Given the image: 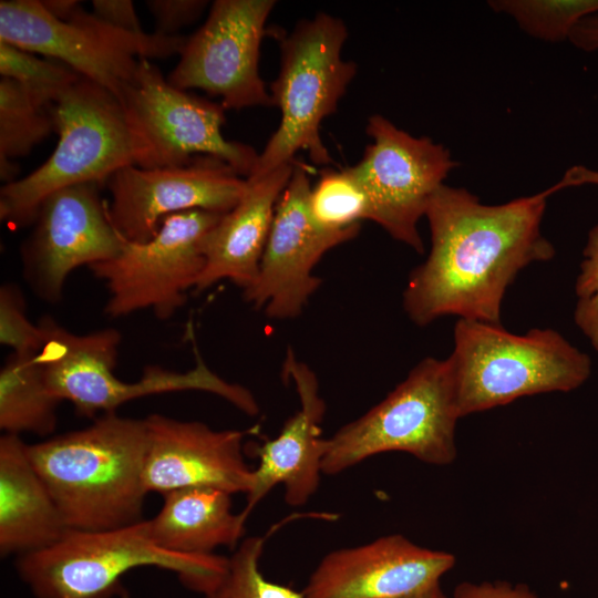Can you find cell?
I'll use <instances>...</instances> for the list:
<instances>
[{"mask_svg": "<svg viewBox=\"0 0 598 598\" xmlns=\"http://www.w3.org/2000/svg\"><path fill=\"white\" fill-rule=\"evenodd\" d=\"M0 342L20 355H35L44 343L41 326L28 319L22 292L12 283L0 288Z\"/></svg>", "mask_w": 598, "mask_h": 598, "instance_id": "f1b7e54d", "label": "cell"}, {"mask_svg": "<svg viewBox=\"0 0 598 598\" xmlns=\"http://www.w3.org/2000/svg\"><path fill=\"white\" fill-rule=\"evenodd\" d=\"M68 530L20 436L0 439V554L25 555L56 543Z\"/></svg>", "mask_w": 598, "mask_h": 598, "instance_id": "44dd1931", "label": "cell"}, {"mask_svg": "<svg viewBox=\"0 0 598 598\" xmlns=\"http://www.w3.org/2000/svg\"><path fill=\"white\" fill-rule=\"evenodd\" d=\"M454 598H539L525 584L507 581L462 582L454 590Z\"/></svg>", "mask_w": 598, "mask_h": 598, "instance_id": "d6a6232c", "label": "cell"}, {"mask_svg": "<svg viewBox=\"0 0 598 598\" xmlns=\"http://www.w3.org/2000/svg\"><path fill=\"white\" fill-rule=\"evenodd\" d=\"M58 144L50 157L0 192V218L13 226L34 221L42 202L73 185L106 182L118 169L154 168V153L112 92L80 76L50 106Z\"/></svg>", "mask_w": 598, "mask_h": 598, "instance_id": "3957f363", "label": "cell"}, {"mask_svg": "<svg viewBox=\"0 0 598 598\" xmlns=\"http://www.w3.org/2000/svg\"><path fill=\"white\" fill-rule=\"evenodd\" d=\"M105 183L111 194L106 203L111 224L124 239L136 243L153 238L169 215L188 210L226 214L247 185L227 163L209 155H196L178 166H126Z\"/></svg>", "mask_w": 598, "mask_h": 598, "instance_id": "5bb4252c", "label": "cell"}, {"mask_svg": "<svg viewBox=\"0 0 598 598\" xmlns=\"http://www.w3.org/2000/svg\"><path fill=\"white\" fill-rule=\"evenodd\" d=\"M310 190L308 168L296 161L276 206L257 278L244 290V299L271 319L298 317L321 283L312 274L316 265L360 230V225L342 231L320 228L309 213Z\"/></svg>", "mask_w": 598, "mask_h": 598, "instance_id": "9a60e30c", "label": "cell"}, {"mask_svg": "<svg viewBox=\"0 0 598 598\" xmlns=\"http://www.w3.org/2000/svg\"><path fill=\"white\" fill-rule=\"evenodd\" d=\"M313 221L328 231H342L368 219V199L349 167L324 169L309 194Z\"/></svg>", "mask_w": 598, "mask_h": 598, "instance_id": "484cf974", "label": "cell"}, {"mask_svg": "<svg viewBox=\"0 0 598 598\" xmlns=\"http://www.w3.org/2000/svg\"><path fill=\"white\" fill-rule=\"evenodd\" d=\"M228 557L172 553L151 538L148 520L110 530L68 529L53 545L18 556L17 570L35 598H114L122 578L140 567L174 571L205 595L226 571Z\"/></svg>", "mask_w": 598, "mask_h": 598, "instance_id": "277c9868", "label": "cell"}, {"mask_svg": "<svg viewBox=\"0 0 598 598\" xmlns=\"http://www.w3.org/2000/svg\"><path fill=\"white\" fill-rule=\"evenodd\" d=\"M120 101L151 145L155 167L178 166L196 155H209L245 178L254 169L259 153L221 133L227 111L224 105L173 86L150 60H138Z\"/></svg>", "mask_w": 598, "mask_h": 598, "instance_id": "7c38bea8", "label": "cell"}, {"mask_svg": "<svg viewBox=\"0 0 598 598\" xmlns=\"http://www.w3.org/2000/svg\"><path fill=\"white\" fill-rule=\"evenodd\" d=\"M450 363L460 417L546 392H568L589 377V357L553 329L516 334L501 323L458 319Z\"/></svg>", "mask_w": 598, "mask_h": 598, "instance_id": "5b68a950", "label": "cell"}, {"mask_svg": "<svg viewBox=\"0 0 598 598\" xmlns=\"http://www.w3.org/2000/svg\"><path fill=\"white\" fill-rule=\"evenodd\" d=\"M265 538L243 539L228 557L225 574L204 598H305L302 591L272 582L259 568Z\"/></svg>", "mask_w": 598, "mask_h": 598, "instance_id": "83f0119b", "label": "cell"}, {"mask_svg": "<svg viewBox=\"0 0 598 598\" xmlns=\"http://www.w3.org/2000/svg\"><path fill=\"white\" fill-rule=\"evenodd\" d=\"M55 132L50 109L35 103L14 80H0V176L6 184L13 182L18 169L13 159L31 150Z\"/></svg>", "mask_w": 598, "mask_h": 598, "instance_id": "cb8c5ba5", "label": "cell"}, {"mask_svg": "<svg viewBox=\"0 0 598 598\" xmlns=\"http://www.w3.org/2000/svg\"><path fill=\"white\" fill-rule=\"evenodd\" d=\"M282 379L295 385L300 408L285 422L277 437L256 450L259 463L246 494V507L240 512L246 518L278 484L283 485L285 501L292 507L307 504L320 484L326 440L321 437L320 424L326 403L320 395L318 378L289 348L282 364Z\"/></svg>", "mask_w": 598, "mask_h": 598, "instance_id": "d6986e66", "label": "cell"}, {"mask_svg": "<svg viewBox=\"0 0 598 598\" xmlns=\"http://www.w3.org/2000/svg\"><path fill=\"white\" fill-rule=\"evenodd\" d=\"M0 41L60 61L120 100L140 59L179 54L186 38L134 35L83 9L76 0H1Z\"/></svg>", "mask_w": 598, "mask_h": 598, "instance_id": "9c48e42d", "label": "cell"}, {"mask_svg": "<svg viewBox=\"0 0 598 598\" xmlns=\"http://www.w3.org/2000/svg\"><path fill=\"white\" fill-rule=\"evenodd\" d=\"M93 13L107 24L134 35H144L131 0H93Z\"/></svg>", "mask_w": 598, "mask_h": 598, "instance_id": "1f68e13d", "label": "cell"}, {"mask_svg": "<svg viewBox=\"0 0 598 598\" xmlns=\"http://www.w3.org/2000/svg\"><path fill=\"white\" fill-rule=\"evenodd\" d=\"M224 214L188 210L169 215L157 234L136 243L121 235V249L90 270L109 292L104 312L120 318L151 310L166 320L182 308L205 267L207 236Z\"/></svg>", "mask_w": 598, "mask_h": 598, "instance_id": "30bf717a", "label": "cell"}, {"mask_svg": "<svg viewBox=\"0 0 598 598\" xmlns=\"http://www.w3.org/2000/svg\"><path fill=\"white\" fill-rule=\"evenodd\" d=\"M576 281L575 321L598 351V223L590 229Z\"/></svg>", "mask_w": 598, "mask_h": 598, "instance_id": "f546056e", "label": "cell"}, {"mask_svg": "<svg viewBox=\"0 0 598 598\" xmlns=\"http://www.w3.org/2000/svg\"><path fill=\"white\" fill-rule=\"evenodd\" d=\"M550 188L485 205L462 187L442 185L425 217L431 248L403 292L409 318L424 327L445 316L501 323L507 288L520 270L555 256L542 233Z\"/></svg>", "mask_w": 598, "mask_h": 598, "instance_id": "6da1fadb", "label": "cell"}, {"mask_svg": "<svg viewBox=\"0 0 598 598\" xmlns=\"http://www.w3.org/2000/svg\"><path fill=\"white\" fill-rule=\"evenodd\" d=\"M274 0H216L179 52L167 81L220 97L226 110L271 106L259 74V53Z\"/></svg>", "mask_w": 598, "mask_h": 598, "instance_id": "4fadbf2b", "label": "cell"}, {"mask_svg": "<svg viewBox=\"0 0 598 598\" xmlns=\"http://www.w3.org/2000/svg\"><path fill=\"white\" fill-rule=\"evenodd\" d=\"M144 420L147 446L143 481L147 493L214 487L233 495L251 488L254 468L243 454L246 432L218 431L203 422L158 413Z\"/></svg>", "mask_w": 598, "mask_h": 598, "instance_id": "e0dca14e", "label": "cell"}, {"mask_svg": "<svg viewBox=\"0 0 598 598\" xmlns=\"http://www.w3.org/2000/svg\"><path fill=\"white\" fill-rule=\"evenodd\" d=\"M145 420L102 414L82 430L28 444L32 465L68 529L100 532L143 520Z\"/></svg>", "mask_w": 598, "mask_h": 598, "instance_id": "7a4b0ae2", "label": "cell"}, {"mask_svg": "<svg viewBox=\"0 0 598 598\" xmlns=\"http://www.w3.org/2000/svg\"><path fill=\"white\" fill-rule=\"evenodd\" d=\"M247 518L231 512V494L214 487H188L163 495L157 515L148 519L152 540L184 555L208 556L220 546L237 547Z\"/></svg>", "mask_w": 598, "mask_h": 598, "instance_id": "7402d4cb", "label": "cell"}, {"mask_svg": "<svg viewBox=\"0 0 598 598\" xmlns=\"http://www.w3.org/2000/svg\"><path fill=\"white\" fill-rule=\"evenodd\" d=\"M100 185L64 187L42 202L21 248L25 278L41 299L60 300L74 269L118 254L122 239L107 216L106 202L100 198Z\"/></svg>", "mask_w": 598, "mask_h": 598, "instance_id": "2e32d148", "label": "cell"}, {"mask_svg": "<svg viewBox=\"0 0 598 598\" xmlns=\"http://www.w3.org/2000/svg\"><path fill=\"white\" fill-rule=\"evenodd\" d=\"M347 38L344 22L324 12L299 21L279 38L280 66L270 96L281 118L248 177L293 163L299 151L307 152L315 164L332 163L320 124L336 112L357 73V64L342 58Z\"/></svg>", "mask_w": 598, "mask_h": 598, "instance_id": "52a82bcc", "label": "cell"}, {"mask_svg": "<svg viewBox=\"0 0 598 598\" xmlns=\"http://www.w3.org/2000/svg\"><path fill=\"white\" fill-rule=\"evenodd\" d=\"M455 557L393 534L327 554L310 575L305 598H402L440 582Z\"/></svg>", "mask_w": 598, "mask_h": 598, "instance_id": "ac0fdd59", "label": "cell"}, {"mask_svg": "<svg viewBox=\"0 0 598 598\" xmlns=\"http://www.w3.org/2000/svg\"><path fill=\"white\" fill-rule=\"evenodd\" d=\"M145 4L155 19V32L176 37L179 30L198 19L208 6L206 0H147Z\"/></svg>", "mask_w": 598, "mask_h": 598, "instance_id": "4dcf8cb0", "label": "cell"}, {"mask_svg": "<svg viewBox=\"0 0 598 598\" xmlns=\"http://www.w3.org/2000/svg\"><path fill=\"white\" fill-rule=\"evenodd\" d=\"M0 74L18 82L39 105L50 109L81 75L64 63L0 41Z\"/></svg>", "mask_w": 598, "mask_h": 598, "instance_id": "4316f807", "label": "cell"}, {"mask_svg": "<svg viewBox=\"0 0 598 598\" xmlns=\"http://www.w3.org/2000/svg\"><path fill=\"white\" fill-rule=\"evenodd\" d=\"M365 132L372 143L349 169L365 193L368 219L423 254L419 220L458 163L444 145L413 136L381 114L368 118Z\"/></svg>", "mask_w": 598, "mask_h": 598, "instance_id": "8fae6325", "label": "cell"}, {"mask_svg": "<svg viewBox=\"0 0 598 598\" xmlns=\"http://www.w3.org/2000/svg\"><path fill=\"white\" fill-rule=\"evenodd\" d=\"M61 402L50 390L35 355L8 357L0 371V429L4 434L53 433Z\"/></svg>", "mask_w": 598, "mask_h": 598, "instance_id": "603a6c76", "label": "cell"}, {"mask_svg": "<svg viewBox=\"0 0 598 598\" xmlns=\"http://www.w3.org/2000/svg\"><path fill=\"white\" fill-rule=\"evenodd\" d=\"M568 41L578 50L598 51V14L581 20L570 33Z\"/></svg>", "mask_w": 598, "mask_h": 598, "instance_id": "836d02e7", "label": "cell"}, {"mask_svg": "<svg viewBox=\"0 0 598 598\" xmlns=\"http://www.w3.org/2000/svg\"><path fill=\"white\" fill-rule=\"evenodd\" d=\"M295 162L262 176L246 178V189L239 202L221 216L207 236L205 267L195 292L224 279L243 290L255 282L276 206L291 177Z\"/></svg>", "mask_w": 598, "mask_h": 598, "instance_id": "ffe728a7", "label": "cell"}, {"mask_svg": "<svg viewBox=\"0 0 598 598\" xmlns=\"http://www.w3.org/2000/svg\"><path fill=\"white\" fill-rule=\"evenodd\" d=\"M402 598H448L441 588L440 582L429 588L414 592Z\"/></svg>", "mask_w": 598, "mask_h": 598, "instance_id": "d590c367", "label": "cell"}, {"mask_svg": "<svg viewBox=\"0 0 598 598\" xmlns=\"http://www.w3.org/2000/svg\"><path fill=\"white\" fill-rule=\"evenodd\" d=\"M39 324L44 343L35 354L50 390L61 401H69L76 414L94 417L116 412L123 404L153 394L203 391L218 395L249 416L259 413L254 394L212 371L192 340L196 364L186 372L148 365L136 382H124L114 374L121 333L112 328L79 334L50 317Z\"/></svg>", "mask_w": 598, "mask_h": 598, "instance_id": "8992f818", "label": "cell"}, {"mask_svg": "<svg viewBox=\"0 0 598 598\" xmlns=\"http://www.w3.org/2000/svg\"><path fill=\"white\" fill-rule=\"evenodd\" d=\"M487 4L529 37L549 43L568 41L581 20L598 14V0H489Z\"/></svg>", "mask_w": 598, "mask_h": 598, "instance_id": "d4e9b609", "label": "cell"}, {"mask_svg": "<svg viewBox=\"0 0 598 598\" xmlns=\"http://www.w3.org/2000/svg\"><path fill=\"white\" fill-rule=\"evenodd\" d=\"M460 419L447 359L421 360L381 402L324 440L322 474H339L377 454L409 453L447 465Z\"/></svg>", "mask_w": 598, "mask_h": 598, "instance_id": "ba28073f", "label": "cell"}, {"mask_svg": "<svg viewBox=\"0 0 598 598\" xmlns=\"http://www.w3.org/2000/svg\"><path fill=\"white\" fill-rule=\"evenodd\" d=\"M582 185L598 186V169H592L585 165H574L569 167L563 177L550 189L554 193L569 187H578Z\"/></svg>", "mask_w": 598, "mask_h": 598, "instance_id": "e575fe53", "label": "cell"}]
</instances>
